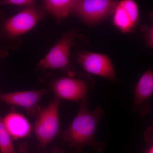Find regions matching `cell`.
Segmentation results:
<instances>
[{
	"instance_id": "6da1fadb",
	"label": "cell",
	"mask_w": 153,
	"mask_h": 153,
	"mask_svg": "<svg viewBox=\"0 0 153 153\" xmlns=\"http://www.w3.org/2000/svg\"><path fill=\"white\" fill-rule=\"evenodd\" d=\"M104 114V110L100 106L93 111H90L87 97L83 99L76 117L69 126L61 132L62 140L69 147L76 149V153H84L83 149L87 146L92 147L99 153H102L106 145L104 142L98 141L97 133Z\"/></svg>"
},
{
	"instance_id": "7a4b0ae2",
	"label": "cell",
	"mask_w": 153,
	"mask_h": 153,
	"mask_svg": "<svg viewBox=\"0 0 153 153\" xmlns=\"http://www.w3.org/2000/svg\"><path fill=\"white\" fill-rule=\"evenodd\" d=\"M47 14L43 7L36 5L25 8L11 17H6L0 12V38L5 43L6 49L18 50L22 37L45 19Z\"/></svg>"
},
{
	"instance_id": "3957f363",
	"label": "cell",
	"mask_w": 153,
	"mask_h": 153,
	"mask_svg": "<svg viewBox=\"0 0 153 153\" xmlns=\"http://www.w3.org/2000/svg\"><path fill=\"white\" fill-rule=\"evenodd\" d=\"M77 36V31L74 29L64 33L46 56L38 62L36 70L59 69L65 72L68 76L74 77L76 71L71 66L69 57L70 50L75 44Z\"/></svg>"
},
{
	"instance_id": "277c9868",
	"label": "cell",
	"mask_w": 153,
	"mask_h": 153,
	"mask_svg": "<svg viewBox=\"0 0 153 153\" xmlns=\"http://www.w3.org/2000/svg\"><path fill=\"white\" fill-rule=\"evenodd\" d=\"M60 100L55 97L36 116L34 131L41 148L46 147L61 134L59 108Z\"/></svg>"
},
{
	"instance_id": "5b68a950",
	"label": "cell",
	"mask_w": 153,
	"mask_h": 153,
	"mask_svg": "<svg viewBox=\"0 0 153 153\" xmlns=\"http://www.w3.org/2000/svg\"><path fill=\"white\" fill-rule=\"evenodd\" d=\"M118 2L113 0H76L71 13L88 25H96L112 15Z\"/></svg>"
},
{
	"instance_id": "8992f818",
	"label": "cell",
	"mask_w": 153,
	"mask_h": 153,
	"mask_svg": "<svg viewBox=\"0 0 153 153\" xmlns=\"http://www.w3.org/2000/svg\"><path fill=\"white\" fill-rule=\"evenodd\" d=\"M48 84L55 97L75 102L87 97L90 89L89 84L85 79L68 76L52 79Z\"/></svg>"
},
{
	"instance_id": "52a82bcc",
	"label": "cell",
	"mask_w": 153,
	"mask_h": 153,
	"mask_svg": "<svg viewBox=\"0 0 153 153\" xmlns=\"http://www.w3.org/2000/svg\"><path fill=\"white\" fill-rule=\"evenodd\" d=\"M76 61L85 71L90 74L114 82L117 80L112 61L107 55L84 51L78 54Z\"/></svg>"
},
{
	"instance_id": "ba28073f",
	"label": "cell",
	"mask_w": 153,
	"mask_h": 153,
	"mask_svg": "<svg viewBox=\"0 0 153 153\" xmlns=\"http://www.w3.org/2000/svg\"><path fill=\"white\" fill-rule=\"evenodd\" d=\"M49 91L44 88L8 93L0 91V101L23 108L31 116L36 117L41 109L39 104L40 100Z\"/></svg>"
},
{
	"instance_id": "9c48e42d",
	"label": "cell",
	"mask_w": 153,
	"mask_h": 153,
	"mask_svg": "<svg viewBox=\"0 0 153 153\" xmlns=\"http://www.w3.org/2000/svg\"><path fill=\"white\" fill-rule=\"evenodd\" d=\"M113 22L115 27L122 33L133 32L139 20L138 6L133 0L118 2L113 13Z\"/></svg>"
},
{
	"instance_id": "30bf717a",
	"label": "cell",
	"mask_w": 153,
	"mask_h": 153,
	"mask_svg": "<svg viewBox=\"0 0 153 153\" xmlns=\"http://www.w3.org/2000/svg\"><path fill=\"white\" fill-rule=\"evenodd\" d=\"M153 94V73L149 69L141 76L134 88L132 109L141 117H145L152 111L150 101Z\"/></svg>"
},
{
	"instance_id": "8fae6325",
	"label": "cell",
	"mask_w": 153,
	"mask_h": 153,
	"mask_svg": "<svg viewBox=\"0 0 153 153\" xmlns=\"http://www.w3.org/2000/svg\"><path fill=\"white\" fill-rule=\"evenodd\" d=\"M4 123L13 140L28 137L32 131V127L24 115L13 111L3 118Z\"/></svg>"
},
{
	"instance_id": "7c38bea8",
	"label": "cell",
	"mask_w": 153,
	"mask_h": 153,
	"mask_svg": "<svg viewBox=\"0 0 153 153\" xmlns=\"http://www.w3.org/2000/svg\"><path fill=\"white\" fill-rule=\"evenodd\" d=\"M76 1V0H44L43 1V8L46 13L51 15L59 24L71 13Z\"/></svg>"
},
{
	"instance_id": "4fadbf2b",
	"label": "cell",
	"mask_w": 153,
	"mask_h": 153,
	"mask_svg": "<svg viewBox=\"0 0 153 153\" xmlns=\"http://www.w3.org/2000/svg\"><path fill=\"white\" fill-rule=\"evenodd\" d=\"M0 152L1 153H18L14 147L13 140L0 115Z\"/></svg>"
},
{
	"instance_id": "5bb4252c",
	"label": "cell",
	"mask_w": 153,
	"mask_h": 153,
	"mask_svg": "<svg viewBox=\"0 0 153 153\" xmlns=\"http://www.w3.org/2000/svg\"><path fill=\"white\" fill-rule=\"evenodd\" d=\"M36 1L34 0H2L0 1V5H11L27 7L36 5Z\"/></svg>"
},
{
	"instance_id": "9a60e30c",
	"label": "cell",
	"mask_w": 153,
	"mask_h": 153,
	"mask_svg": "<svg viewBox=\"0 0 153 153\" xmlns=\"http://www.w3.org/2000/svg\"><path fill=\"white\" fill-rule=\"evenodd\" d=\"M142 32L144 36L145 41L148 47L152 48L153 46V27L144 25L142 27Z\"/></svg>"
},
{
	"instance_id": "2e32d148",
	"label": "cell",
	"mask_w": 153,
	"mask_h": 153,
	"mask_svg": "<svg viewBox=\"0 0 153 153\" xmlns=\"http://www.w3.org/2000/svg\"><path fill=\"white\" fill-rule=\"evenodd\" d=\"M28 145L26 143H22L19 146L17 152L18 153H28Z\"/></svg>"
},
{
	"instance_id": "e0dca14e",
	"label": "cell",
	"mask_w": 153,
	"mask_h": 153,
	"mask_svg": "<svg viewBox=\"0 0 153 153\" xmlns=\"http://www.w3.org/2000/svg\"><path fill=\"white\" fill-rule=\"evenodd\" d=\"M49 153H66L65 151L58 147H55L52 149L51 152Z\"/></svg>"
},
{
	"instance_id": "ac0fdd59",
	"label": "cell",
	"mask_w": 153,
	"mask_h": 153,
	"mask_svg": "<svg viewBox=\"0 0 153 153\" xmlns=\"http://www.w3.org/2000/svg\"><path fill=\"white\" fill-rule=\"evenodd\" d=\"M8 52L7 49H3L0 47V58L7 56Z\"/></svg>"
},
{
	"instance_id": "d6986e66",
	"label": "cell",
	"mask_w": 153,
	"mask_h": 153,
	"mask_svg": "<svg viewBox=\"0 0 153 153\" xmlns=\"http://www.w3.org/2000/svg\"><path fill=\"white\" fill-rule=\"evenodd\" d=\"M149 145V147L146 149L145 153H153V143Z\"/></svg>"
}]
</instances>
